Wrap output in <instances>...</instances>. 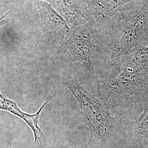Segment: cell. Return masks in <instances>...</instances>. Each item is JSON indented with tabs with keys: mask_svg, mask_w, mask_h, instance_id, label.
<instances>
[{
	"mask_svg": "<svg viewBox=\"0 0 148 148\" xmlns=\"http://www.w3.org/2000/svg\"><path fill=\"white\" fill-rule=\"evenodd\" d=\"M98 97L120 116L143 111L148 105V73L125 61L116 77L100 78Z\"/></svg>",
	"mask_w": 148,
	"mask_h": 148,
	"instance_id": "6da1fadb",
	"label": "cell"
},
{
	"mask_svg": "<svg viewBox=\"0 0 148 148\" xmlns=\"http://www.w3.org/2000/svg\"><path fill=\"white\" fill-rule=\"evenodd\" d=\"M148 21L147 3L131 19H121L115 25L109 27V35L104 36L108 63L100 78H114L119 74L129 54L136 48L142 45L140 44L142 33Z\"/></svg>",
	"mask_w": 148,
	"mask_h": 148,
	"instance_id": "7a4b0ae2",
	"label": "cell"
},
{
	"mask_svg": "<svg viewBox=\"0 0 148 148\" xmlns=\"http://www.w3.org/2000/svg\"><path fill=\"white\" fill-rule=\"evenodd\" d=\"M92 21L72 27L64 46L72 62H79L90 73L101 76L108 65V49L100 27L97 29Z\"/></svg>",
	"mask_w": 148,
	"mask_h": 148,
	"instance_id": "3957f363",
	"label": "cell"
},
{
	"mask_svg": "<svg viewBox=\"0 0 148 148\" xmlns=\"http://www.w3.org/2000/svg\"><path fill=\"white\" fill-rule=\"evenodd\" d=\"M62 83L70 90L79 103L90 131L89 144L98 145L115 128L119 120L117 117L112 116L109 106L85 90L75 77L65 76Z\"/></svg>",
	"mask_w": 148,
	"mask_h": 148,
	"instance_id": "277c9868",
	"label": "cell"
},
{
	"mask_svg": "<svg viewBox=\"0 0 148 148\" xmlns=\"http://www.w3.org/2000/svg\"><path fill=\"white\" fill-rule=\"evenodd\" d=\"M36 5L44 32L48 37L64 45L71 30L67 22L47 1L38 0Z\"/></svg>",
	"mask_w": 148,
	"mask_h": 148,
	"instance_id": "5b68a950",
	"label": "cell"
},
{
	"mask_svg": "<svg viewBox=\"0 0 148 148\" xmlns=\"http://www.w3.org/2000/svg\"><path fill=\"white\" fill-rule=\"evenodd\" d=\"M53 7L72 27L93 20L85 0H53Z\"/></svg>",
	"mask_w": 148,
	"mask_h": 148,
	"instance_id": "8992f818",
	"label": "cell"
},
{
	"mask_svg": "<svg viewBox=\"0 0 148 148\" xmlns=\"http://www.w3.org/2000/svg\"><path fill=\"white\" fill-rule=\"evenodd\" d=\"M54 97V95L51 96L49 99L46 101L36 113L34 114H29L22 111L17 106L15 101L7 98L0 92V110L8 111L25 122L29 127L32 129L34 136L35 143H36L37 140H38L42 145L43 140V142L44 140L45 141V138L40 128L38 126V120L43 109L53 99Z\"/></svg>",
	"mask_w": 148,
	"mask_h": 148,
	"instance_id": "52a82bcc",
	"label": "cell"
},
{
	"mask_svg": "<svg viewBox=\"0 0 148 148\" xmlns=\"http://www.w3.org/2000/svg\"><path fill=\"white\" fill-rule=\"evenodd\" d=\"M132 0H85L98 26L107 25L123 5Z\"/></svg>",
	"mask_w": 148,
	"mask_h": 148,
	"instance_id": "ba28073f",
	"label": "cell"
},
{
	"mask_svg": "<svg viewBox=\"0 0 148 148\" xmlns=\"http://www.w3.org/2000/svg\"><path fill=\"white\" fill-rule=\"evenodd\" d=\"M133 138L138 143L148 144V105L145 107L137 119L132 121Z\"/></svg>",
	"mask_w": 148,
	"mask_h": 148,
	"instance_id": "9c48e42d",
	"label": "cell"
},
{
	"mask_svg": "<svg viewBox=\"0 0 148 148\" xmlns=\"http://www.w3.org/2000/svg\"><path fill=\"white\" fill-rule=\"evenodd\" d=\"M125 61L139 70L148 73V46L141 45L136 48Z\"/></svg>",
	"mask_w": 148,
	"mask_h": 148,
	"instance_id": "30bf717a",
	"label": "cell"
},
{
	"mask_svg": "<svg viewBox=\"0 0 148 148\" xmlns=\"http://www.w3.org/2000/svg\"><path fill=\"white\" fill-rule=\"evenodd\" d=\"M8 15V13L5 14V15L2 16L0 18V27L3 26V25L7 23V16Z\"/></svg>",
	"mask_w": 148,
	"mask_h": 148,
	"instance_id": "8fae6325",
	"label": "cell"
},
{
	"mask_svg": "<svg viewBox=\"0 0 148 148\" xmlns=\"http://www.w3.org/2000/svg\"><path fill=\"white\" fill-rule=\"evenodd\" d=\"M42 1H51V0H42Z\"/></svg>",
	"mask_w": 148,
	"mask_h": 148,
	"instance_id": "7c38bea8",
	"label": "cell"
}]
</instances>
